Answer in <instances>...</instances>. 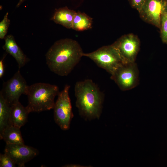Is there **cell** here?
I'll return each mask as SVG.
<instances>
[{
	"instance_id": "cell-1",
	"label": "cell",
	"mask_w": 167,
	"mask_h": 167,
	"mask_svg": "<svg viewBox=\"0 0 167 167\" xmlns=\"http://www.w3.org/2000/svg\"><path fill=\"white\" fill-rule=\"evenodd\" d=\"M82 49L76 41L69 38L56 41L45 54L46 63L50 70L60 76H66L83 56Z\"/></svg>"
},
{
	"instance_id": "cell-2",
	"label": "cell",
	"mask_w": 167,
	"mask_h": 167,
	"mask_svg": "<svg viewBox=\"0 0 167 167\" xmlns=\"http://www.w3.org/2000/svg\"><path fill=\"white\" fill-rule=\"evenodd\" d=\"M75 105L84 119H98L101 115L104 95L91 79L77 82L75 86Z\"/></svg>"
},
{
	"instance_id": "cell-3",
	"label": "cell",
	"mask_w": 167,
	"mask_h": 167,
	"mask_svg": "<svg viewBox=\"0 0 167 167\" xmlns=\"http://www.w3.org/2000/svg\"><path fill=\"white\" fill-rule=\"evenodd\" d=\"M59 92L57 86L48 83H39L28 86L26 94L28 103L26 107L29 113L53 109L55 97Z\"/></svg>"
},
{
	"instance_id": "cell-4",
	"label": "cell",
	"mask_w": 167,
	"mask_h": 167,
	"mask_svg": "<svg viewBox=\"0 0 167 167\" xmlns=\"http://www.w3.org/2000/svg\"><path fill=\"white\" fill-rule=\"evenodd\" d=\"M83 56L89 58L99 67L111 75L120 66L125 63L112 44L103 46L91 53H84Z\"/></svg>"
},
{
	"instance_id": "cell-5",
	"label": "cell",
	"mask_w": 167,
	"mask_h": 167,
	"mask_svg": "<svg viewBox=\"0 0 167 167\" xmlns=\"http://www.w3.org/2000/svg\"><path fill=\"white\" fill-rule=\"evenodd\" d=\"M70 86L66 85L59 92L53 109L55 122L63 130H68L71 120L74 117L71 101L69 96Z\"/></svg>"
},
{
	"instance_id": "cell-6",
	"label": "cell",
	"mask_w": 167,
	"mask_h": 167,
	"mask_svg": "<svg viewBox=\"0 0 167 167\" xmlns=\"http://www.w3.org/2000/svg\"><path fill=\"white\" fill-rule=\"evenodd\" d=\"M139 71L135 62L124 63L111 75V78L122 90H129L135 87L139 82Z\"/></svg>"
},
{
	"instance_id": "cell-7",
	"label": "cell",
	"mask_w": 167,
	"mask_h": 167,
	"mask_svg": "<svg viewBox=\"0 0 167 167\" xmlns=\"http://www.w3.org/2000/svg\"><path fill=\"white\" fill-rule=\"evenodd\" d=\"M28 87L26 81L19 70L12 77L3 83L0 92L11 105L19 101L21 95L26 94Z\"/></svg>"
},
{
	"instance_id": "cell-8",
	"label": "cell",
	"mask_w": 167,
	"mask_h": 167,
	"mask_svg": "<svg viewBox=\"0 0 167 167\" xmlns=\"http://www.w3.org/2000/svg\"><path fill=\"white\" fill-rule=\"evenodd\" d=\"M125 63L135 62L140 49L138 37L133 34L122 36L113 44Z\"/></svg>"
},
{
	"instance_id": "cell-9",
	"label": "cell",
	"mask_w": 167,
	"mask_h": 167,
	"mask_svg": "<svg viewBox=\"0 0 167 167\" xmlns=\"http://www.w3.org/2000/svg\"><path fill=\"white\" fill-rule=\"evenodd\" d=\"M166 4L164 0H146L138 11L140 17L145 22L160 28Z\"/></svg>"
},
{
	"instance_id": "cell-10",
	"label": "cell",
	"mask_w": 167,
	"mask_h": 167,
	"mask_svg": "<svg viewBox=\"0 0 167 167\" xmlns=\"http://www.w3.org/2000/svg\"><path fill=\"white\" fill-rule=\"evenodd\" d=\"M4 153L8 155L18 166L25 167V164L37 156L38 151L24 144H6Z\"/></svg>"
},
{
	"instance_id": "cell-11",
	"label": "cell",
	"mask_w": 167,
	"mask_h": 167,
	"mask_svg": "<svg viewBox=\"0 0 167 167\" xmlns=\"http://www.w3.org/2000/svg\"><path fill=\"white\" fill-rule=\"evenodd\" d=\"M4 39L5 43L3 46V48L15 58L19 69L25 65L27 62L28 59L16 43L12 35H8L5 36Z\"/></svg>"
},
{
	"instance_id": "cell-12",
	"label": "cell",
	"mask_w": 167,
	"mask_h": 167,
	"mask_svg": "<svg viewBox=\"0 0 167 167\" xmlns=\"http://www.w3.org/2000/svg\"><path fill=\"white\" fill-rule=\"evenodd\" d=\"M29 113L26 107H24L19 101L13 103L11 105L9 125L20 128L27 121Z\"/></svg>"
},
{
	"instance_id": "cell-13",
	"label": "cell",
	"mask_w": 167,
	"mask_h": 167,
	"mask_svg": "<svg viewBox=\"0 0 167 167\" xmlns=\"http://www.w3.org/2000/svg\"><path fill=\"white\" fill-rule=\"evenodd\" d=\"M76 12L67 7L60 8L56 10L51 19L67 28L72 29L73 20Z\"/></svg>"
},
{
	"instance_id": "cell-14",
	"label": "cell",
	"mask_w": 167,
	"mask_h": 167,
	"mask_svg": "<svg viewBox=\"0 0 167 167\" xmlns=\"http://www.w3.org/2000/svg\"><path fill=\"white\" fill-rule=\"evenodd\" d=\"M1 139H3L6 144H24L20 128L9 125L0 135Z\"/></svg>"
},
{
	"instance_id": "cell-15",
	"label": "cell",
	"mask_w": 167,
	"mask_h": 167,
	"mask_svg": "<svg viewBox=\"0 0 167 167\" xmlns=\"http://www.w3.org/2000/svg\"><path fill=\"white\" fill-rule=\"evenodd\" d=\"M92 18L86 14L80 12H76L74 16L72 29L78 31H82L91 29Z\"/></svg>"
},
{
	"instance_id": "cell-16",
	"label": "cell",
	"mask_w": 167,
	"mask_h": 167,
	"mask_svg": "<svg viewBox=\"0 0 167 167\" xmlns=\"http://www.w3.org/2000/svg\"><path fill=\"white\" fill-rule=\"evenodd\" d=\"M11 105L0 92V135L9 125Z\"/></svg>"
},
{
	"instance_id": "cell-17",
	"label": "cell",
	"mask_w": 167,
	"mask_h": 167,
	"mask_svg": "<svg viewBox=\"0 0 167 167\" xmlns=\"http://www.w3.org/2000/svg\"><path fill=\"white\" fill-rule=\"evenodd\" d=\"M8 12L6 13L0 23V38H4L7 33L10 21L8 17Z\"/></svg>"
},
{
	"instance_id": "cell-18",
	"label": "cell",
	"mask_w": 167,
	"mask_h": 167,
	"mask_svg": "<svg viewBox=\"0 0 167 167\" xmlns=\"http://www.w3.org/2000/svg\"><path fill=\"white\" fill-rule=\"evenodd\" d=\"M161 36L163 41L167 43V15L164 12L161 17Z\"/></svg>"
},
{
	"instance_id": "cell-19",
	"label": "cell",
	"mask_w": 167,
	"mask_h": 167,
	"mask_svg": "<svg viewBox=\"0 0 167 167\" xmlns=\"http://www.w3.org/2000/svg\"><path fill=\"white\" fill-rule=\"evenodd\" d=\"M16 164L11 157L7 154L4 153L0 155V167H15Z\"/></svg>"
},
{
	"instance_id": "cell-20",
	"label": "cell",
	"mask_w": 167,
	"mask_h": 167,
	"mask_svg": "<svg viewBox=\"0 0 167 167\" xmlns=\"http://www.w3.org/2000/svg\"><path fill=\"white\" fill-rule=\"evenodd\" d=\"M146 0H131V5L133 8L139 11Z\"/></svg>"
},
{
	"instance_id": "cell-21",
	"label": "cell",
	"mask_w": 167,
	"mask_h": 167,
	"mask_svg": "<svg viewBox=\"0 0 167 167\" xmlns=\"http://www.w3.org/2000/svg\"><path fill=\"white\" fill-rule=\"evenodd\" d=\"M5 56L0 60V78H2L5 72V66L4 63V60Z\"/></svg>"
},
{
	"instance_id": "cell-22",
	"label": "cell",
	"mask_w": 167,
	"mask_h": 167,
	"mask_svg": "<svg viewBox=\"0 0 167 167\" xmlns=\"http://www.w3.org/2000/svg\"><path fill=\"white\" fill-rule=\"evenodd\" d=\"M82 165H76V164H67L65 165H64V166H63V167H84V166H81Z\"/></svg>"
},
{
	"instance_id": "cell-23",
	"label": "cell",
	"mask_w": 167,
	"mask_h": 167,
	"mask_svg": "<svg viewBox=\"0 0 167 167\" xmlns=\"http://www.w3.org/2000/svg\"><path fill=\"white\" fill-rule=\"evenodd\" d=\"M27 0H19L16 5V7H18L25 1Z\"/></svg>"
},
{
	"instance_id": "cell-24",
	"label": "cell",
	"mask_w": 167,
	"mask_h": 167,
	"mask_svg": "<svg viewBox=\"0 0 167 167\" xmlns=\"http://www.w3.org/2000/svg\"><path fill=\"white\" fill-rule=\"evenodd\" d=\"M164 12L167 15V2L166 6L165 9V11Z\"/></svg>"
}]
</instances>
